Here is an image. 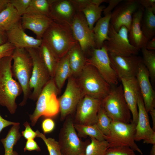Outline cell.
Returning <instances> with one entry per match:
<instances>
[{
  "label": "cell",
  "instance_id": "obj_1",
  "mask_svg": "<svg viewBox=\"0 0 155 155\" xmlns=\"http://www.w3.org/2000/svg\"><path fill=\"white\" fill-rule=\"evenodd\" d=\"M11 56L0 59V105L5 107L11 114L17 108V97L22 92L18 82L15 80L12 70Z\"/></svg>",
  "mask_w": 155,
  "mask_h": 155
},
{
  "label": "cell",
  "instance_id": "obj_43",
  "mask_svg": "<svg viewBox=\"0 0 155 155\" xmlns=\"http://www.w3.org/2000/svg\"><path fill=\"white\" fill-rule=\"evenodd\" d=\"M42 126L44 132V133H47L53 130L55 126V124L52 119L48 118L43 121Z\"/></svg>",
  "mask_w": 155,
  "mask_h": 155
},
{
  "label": "cell",
  "instance_id": "obj_50",
  "mask_svg": "<svg viewBox=\"0 0 155 155\" xmlns=\"http://www.w3.org/2000/svg\"><path fill=\"white\" fill-rule=\"evenodd\" d=\"M10 2V0H0V13L6 8Z\"/></svg>",
  "mask_w": 155,
  "mask_h": 155
},
{
  "label": "cell",
  "instance_id": "obj_40",
  "mask_svg": "<svg viewBox=\"0 0 155 155\" xmlns=\"http://www.w3.org/2000/svg\"><path fill=\"white\" fill-rule=\"evenodd\" d=\"M76 11L82 10L90 5L96 2L97 0H70Z\"/></svg>",
  "mask_w": 155,
  "mask_h": 155
},
{
  "label": "cell",
  "instance_id": "obj_4",
  "mask_svg": "<svg viewBox=\"0 0 155 155\" xmlns=\"http://www.w3.org/2000/svg\"><path fill=\"white\" fill-rule=\"evenodd\" d=\"M77 77V82L84 95L102 100L110 91L111 86L90 64L86 63Z\"/></svg>",
  "mask_w": 155,
  "mask_h": 155
},
{
  "label": "cell",
  "instance_id": "obj_26",
  "mask_svg": "<svg viewBox=\"0 0 155 155\" xmlns=\"http://www.w3.org/2000/svg\"><path fill=\"white\" fill-rule=\"evenodd\" d=\"M72 76L68 53L59 60L53 78L55 85L60 91L66 80Z\"/></svg>",
  "mask_w": 155,
  "mask_h": 155
},
{
  "label": "cell",
  "instance_id": "obj_32",
  "mask_svg": "<svg viewBox=\"0 0 155 155\" xmlns=\"http://www.w3.org/2000/svg\"><path fill=\"white\" fill-rule=\"evenodd\" d=\"M54 1L31 0L25 13L40 15L49 17L51 5Z\"/></svg>",
  "mask_w": 155,
  "mask_h": 155
},
{
  "label": "cell",
  "instance_id": "obj_49",
  "mask_svg": "<svg viewBox=\"0 0 155 155\" xmlns=\"http://www.w3.org/2000/svg\"><path fill=\"white\" fill-rule=\"evenodd\" d=\"M145 48L149 50L154 51L155 50V37L148 41Z\"/></svg>",
  "mask_w": 155,
  "mask_h": 155
},
{
  "label": "cell",
  "instance_id": "obj_19",
  "mask_svg": "<svg viewBox=\"0 0 155 155\" xmlns=\"http://www.w3.org/2000/svg\"><path fill=\"white\" fill-rule=\"evenodd\" d=\"M123 86L124 97L132 117V121L137 123L138 111L137 102L140 90L136 77L120 79Z\"/></svg>",
  "mask_w": 155,
  "mask_h": 155
},
{
  "label": "cell",
  "instance_id": "obj_52",
  "mask_svg": "<svg viewBox=\"0 0 155 155\" xmlns=\"http://www.w3.org/2000/svg\"><path fill=\"white\" fill-rule=\"evenodd\" d=\"M150 155H155V144L152 146L150 152Z\"/></svg>",
  "mask_w": 155,
  "mask_h": 155
},
{
  "label": "cell",
  "instance_id": "obj_14",
  "mask_svg": "<svg viewBox=\"0 0 155 155\" xmlns=\"http://www.w3.org/2000/svg\"><path fill=\"white\" fill-rule=\"evenodd\" d=\"M102 100L85 95L78 104L74 124L90 125L96 124Z\"/></svg>",
  "mask_w": 155,
  "mask_h": 155
},
{
  "label": "cell",
  "instance_id": "obj_42",
  "mask_svg": "<svg viewBox=\"0 0 155 155\" xmlns=\"http://www.w3.org/2000/svg\"><path fill=\"white\" fill-rule=\"evenodd\" d=\"M25 129L22 132V135L27 140L34 139L36 137V132L32 130L30 126V124L27 121L24 123Z\"/></svg>",
  "mask_w": 155,
  "mask_h": 155
},
{
  "label": "cell",
  "instance_id": "obj_5",
  "mask_svg": "<svg viewBox=\"0 0 155 155\" xmlns=\"http://www.w3.org/2000/svg\"><path fill=\"white\" fill-rule=\"evenodd\" d=\"M59 91L51 78L43 88L37 100L35 108L30 119L32 126L35 125L41 116L47 117L55 116L59 112L57 96Z\"/></svg>",
  "mask_w": 155,
  "mask_h": 155
},
{
  "label": "cell",
  "instance_id": "obj_2",
  "mask_svg": "<svg viewBox=\"0 0 155 155\" xmlns=\"http://www.w3.org/2000/svg\"><path fill=\"white\" fill-rule=\"evenodd\" d=\"M42 39L59 59L78 43L73 37L69 25L54 21L44 33Z\"/></svg>",
  "mask_w": 155,
  "mask_h": 155
},
{
  "label": "cell",
  "instance_id": "obj_3",
  "mask_svg": "<svg viewBox=\"0 0 155 155\" xmlns=\"http://www.w3.org/2000/svg\"><path fill=\"white\" fill-rule=\"evenodd\" d=\"M13 64L11 70L13 76L20 85L23 94V99L19 104H25L30 95L29 82L33 67L32 58L26 49L16 48L11 56Z\"/></svg>",
  "mask_w": 155,
  "mask_h": 155
},
{
  "label": "cell",
  "instance_id": "obj_24",
  "mask_svg": "<svg viewBox=\"0 0 155 155\" xmlns=\"http://www.w3.org/2000/svg\"><path fill=\"white\" fill-rule=\"evenodd\" d=\"M111 13L100 18L93 28L92 31L96 49H100L103 46L104 42L109 39L108 32Z\"/></svg>",
  "mask_w": 155,
  "mask_h": 155
},
{
  "label": "cell",
  "instance_id": "obj_20",
  "mask_svg": "<svg viewBox=\"0 0 155 155\" xmlns=\"http://www.w3.org/2000/svg\"><path fill=\"white\" fill-rule=\"evenodd\" d=\"M145 108L148 112L155 109V92L150 81L148 71L142 62L136 76Z\"/></svg>",
  "mask_w": 155,
  "mask_h": 155
},
{
  "label": "cell",
  "instance_id": "obj_37",
  "mask_svg": "<svg viewBox=\"0 0 155 155\" xmlns=\"http://www.w3.org/2000/svg\"><path fill=\"white\" fill-rule=\"evenodd\" d=\"M36 137L41 138L45 143L49 155H62L58 142L52 138H47L44 134L38 130L36 131Z\"/></svg>",
  "mask_w": 155,
  "mask_h": 155
},
{
  "label": "cell",
  "instance_id": "obj_51",
  "mask_svg": "<svg viewBox=\"0 0 155 155\" xmlns=\"http://www.w3.org/2000/svg\"><path fill=\"white\" fill-rule=\"evenodd\" d=\"M149 112L152 120L153 127L152 128L154 131H155V109H154Z\"/></svg>",
  "mask_w": 155,
  "mask_h": 155
},
{
  "label": "cell",
  "instance_id": "obj_13",
  "mask_svg": "<svg viewBox=\"0 0 155 155\" xmlns=\"http://www.w3.org/2000/svg\"><path fill=\"white\" fill-rule=\"evenodd\" d=\"M69 25L74 38L84 53L95 48L94 33L82 12H75Z\"/></svg>",
  "mask_w": 155,
  "mask_h": 155
},
{
  "label": "cell",
  "instance_id": "obj_9",
  "mask_svg": "<svg viewBox=\"0 0 155 155\" xmlns=\"http://www.w3.org/2000/svg\"><path fill=\"white\" fill-rule=\"evenodd\" d=\"M128 32L127 29L124 26L121 27L117 32L110 24L109 39L105 41L103 44L108 53L124 56L138 55L140 50L130 43Z\"/></svg>",
  "mask_w": 155,
  "mask_h": 155
},
{
  "label": "cell",
  "instance_id": "obj_17",
  "mask_svg": "<svg viewBox=\"0 0 155 155\" xmlns=\"http://www.w3.org/2000/svg\"><path fill=\"white\" fill-rule=\"evenodd\" d=\"M137 106L138 115L135 127V141L143 140L145 144H155V131L151 127L148 112L145 107L141 93L139 95Z\"/></svg>",
  "mask_w": 155,
  "mask_h": 155
},
{
  "label": "cell",
  "instance_id": "obj_29",
  "mask_svg": "<svg viewBox=\"0 0 155 155\" xmlns=\"http://www.w3.org/2000/svg\"><path fill=\"white\" fill-rule=\"evenodd\" d=\"M20 123L14 125L9 131L6 137L1 140L5 150L4 155H19L13 150V147L22 136L19 132Z\"/></svg>",
  "mask_w": 155,
  "mask_h": 155
},
{
  "label": "cell",
  "instance_id": "obj_6",
  "mask_svg": "<svg viewBox=\"0 0 155 155\" xmlns=\"http://www.w3.org/2000/svg\"><path fill=\"white\" fill-rule=\"evenodd\" d=\"M102 106L113 121L129 123L131 114L125 100L122 85L111 86L110 91L102 101Z\"/></svg>",
  "mask_w": 155,
  "mask_h": 155
},
{
  "label": "cell",
  "instance_id": "obj_53",
  "mask_svg": "<svg viewBox=\"0 0 155 155\" xmlns=\"http://www.w3.org/2000/svg\"><path fill=\"white\" fill-rule=\"evenodd\" d=\"M85 155V154H82V155Z\"/></svg>",
  "mask_w": 155,
  "mask_h": 155
},
{
  "label": "cell",
  "instance_id": "obj_22",
  "mask_svg": "<svg viewBox=\"0 0 155 155\" xmlns=\"http://www.w3.org/2000/svg\"><path fill=\"white\" fill-rule=\"evenodd\" d=\"M76 12L70 0H55L49 17L56 22L69 25Z\"/></svg>",
  "mask_w": 155,
  "mask_h": 155
},
{
  "label": "cell",
  "instance_id": "obj_38",
  "mask_svg": "<svg viewBox=\"0 0 155 155\" xmlns=\"http://www.w3.org/2000/svg\"><path fill=\"white\" fill-rule=\"evenodd\" d=\"M134 151L127 147H110L107 149L104 155H135Z\"/></svg>",
  "mask_w": 155,
  "mask_h": 155
},
{
  "label": "cell",
  "instance_id": "obj_23",
  "mask_svg": "<svg viewBox=\"0 0 155 155\" xmlns=\"http://www.w3.org/2000/svg\"><path fill=\"white\" fill-rule=\"evenodd\" d=\"M144 10V9L141 7L134 13L128 34L130 44L140 50L146 47L148 41L144 36L141 28V22Z\"/></svg>",
  "mask_w": 155,
  "mask_h": 155
},
{
  "label": "cell",
  "instance_id": "obj_25",
  "mask_svg": "<svg viewBox=\"0 0 155 155\" xmlns=\"http://www.w3.org/2000/svg\"><path fill=\"white\" fill-rule=\"evenodd\" d=\"M72 76L77 77L86 64V57L78 42L68 53Z\"/></svg>",
  "mask_w": 155,
  "mask_h": 155
},
{
  "label": "cell",
  "instance_id": "obj_33",
  "mask_svg": "<svg viewBox=\"0 0 155 155\" xmlns=\"http://www.w3.org/2000/svg\"><path fill=\"white\" fill-rule=\"evenodd\" d=\"M79 137H84L89 136L100 141L104 140V135L96 124L90 125H80L74 124Z\"/></svg>",
  "mask_w": 155,
  "mask_h": 155
},
{
  "label": "cell",
  "instance_id": "obj_28",
  "mask_svg": "<svg viewBox=\"0 0 155 155\" xmlns=\"http://www.w3.org/2000/svg\"><path fill=\"white\" fill-rule=\"evenodd\" d=\"M104 2H108V0H97L96 2L89 5L81 11L85 16L90 29L92 30L95 24L102 17V13L106 7L100 4Z\"/></svg>",
  "mask_w": 155,
  "mask_h": 155
},
{
  "label": "cell",
  "instance_id": "obj_21",
  "mask_svg": "<svg viewBox=\"0 0 155 155\" xmlns=\"http://www.w3.org/2000/svg\"><path fill=\"white\" fill-rule=\"evenodd\" d=\"M53 21L47 16L27 13L22 16L21 19L24 30H31L38 39H42L44 33Z\"/></svg>",
  "mask_w": 155,
  "mask_h": 155
},
{
  "label": "cell",
  "instance_id": "obj_10",
  "mask_svg": "<svg viewBox=\"0 0 155 155\" xmlns=\"http://www.w3.org/2000/svg\"><path fill=\"white\" fill-rule=\"evenodd\" d=\"M30 56L33 67L30 81V89L33 91L29 98L37 100L44 87L51 78L41 60L37 49H26Z\"/></svg>",
  "mask_w": 155,
  "mask_h": 155
},
{
  "label": "cell",
  "instance_id": "obj_36",
  "mask_svg": "<svg viewBox=\"0 0 155 155\" xmlns=\"http://www.w3.org/2000/svg\"><path fill=\"white\" fill-rule=\"evenodd\" d=\"M112 121L101 106L97 114L96 124L104 135L108 134Z\"/></svg>",
  "mask_w": 155,
  "mask_h": 155
},
{
  "label": "cell",
  "instance_id": "obj_47",
  "mask_svg": "<svg viewBox=\"0 0 155 155\" xmlns=\"http://www.w3.org/2000/svg\"><path fill=\"white\" fill-rule=\"evenodd\" d=\"M18 122H13L3 119L0 115V133L5 128L11 125H14Z\"/></svg>",
  "mask_w": 155,
  "mask_h": 155
},
{
  "label": "cell",
  "instance_id": "obj_44",
  "mask_svg": "<svg viewBox=\"0 0 155 155\" xmlns=\"http://www.w3.org/2000/svg\"><path fill=\"white\" fill-rule=\"evenodd\" d=\"M24 152L27 150L29 151L35 150L39 152L40 151V149L34 139H30L27 140L24 148Z\"/></svg>",
  "mask_w": 155,
  "mask_h": 155
},
{
  "label": "cell",
  "instance_id": "obj_7",
  "mask_svg": "<svg viewBox=\"0 0 155 155\" xmlns=\"http://www.w3.org/2000/svg\"><path fill=\"white\" fill-rule=\"evenodd\" d=\"M136 125L132 120L129 123L113 120L108 134L104 135V139L108 144V148L127 147L143 154L135 142Z\"/></svg>",
  "mask_w": 155,
  "mask_h": 155
},
{
  "label": "cell",
  "instance_id": "obj_18",
  "mask_svg": "<svg viewBox=\"0 0 155 155\" xmlns=\"http://www.w3.org/2000/svg\"><path fill=\"white\" fill-rule=\"evenodd\" d=\"M6 32L8 42L16 48L38 49L42 42V39H37L28 35L22 26L21 20Z\"/></svg>",
  "mask_w": 155,
  "mask_h": 155
},
{
  "label": "cell",
  "instance_id": "obj_41",
  "mask_svg": "<svg viewBox=\"0 0 155 155\" xmlns=\"http://www.w3.org/2000/svg\"><path fill=\"white\" fill-rule=\"evenodd\" d=\"M16 48L10 43L0 46V59L5 57L11 56Z\"/></svg>",
  "mask_w": 155,
  "mask_h": 155
},
{
  "label": "cell",
  "instance_id": "obj_46",
  "mask_svg": "<svg viewBox=\"0 0 155 155\" xmlns=\"http://www.w3.org/2000/svg\"><path fill=\"white\" fill-rule=\"evenodd\" d=\"M141 7L145 9H151L155 11V0H138Z\"/></svg>",
  "mask_w": 155,
  "mask_h": 155
},
{
  "label": "cell",
  "instance_id": "obj_35",
  "mask_svg": "<svg viewBox=\"0 0 155 155\" xmlns=\"http://www.w3.org/2000/svg\"><path fill=\"white\" fill-rule=\"evenodd\" d=\"M91 141L87 146L85 155H104L108 148V144L106 140L100 141L90 137Z\"/></svg>",
  "mask_w": 155,
  "mask_h": 155
},
{
  "label": "cell",
  "instance_id": "obj_27",
  "mask_svg": "<svg viewBox=\"0 0 155 155\" xmlns=\"http://www.w3.org/2000/svg\"><path fill=\"white\" fill-rule=\"evenodd\" d=\"M37 49L41 59L50 77L53 78L59 59L49 47L43 40Z\"/></svg>",
  "mask_w": 155,
  "mask_h": 155
},
{
  "label": "cell",
  "instance_id": "obj_39",
  "mask_svg": "<svg viewBox=\"0 0 155 155\" xmlns=\"http://www.w3.org/2000/svg\"><path fill=\"white\" fill-rule=\"evenodd\" d=\"M31 0H10V3L16 10L18 15L22 17L28 8Z\"/></svg>",
  "mask_w": 155,
  "mask_h": 155
},
{
  "label": "cell",
  "instance_id": "obj_48",
  "mask_svg": "<svg viewBox=\"0 0 155 155\" xmlns=\"http://www.w3.org/2000/svg\"><path fill=\"white\" fill-rule=\"evenodd\" d=\"M8 42L6 31L0 28V46Z\"/></svg>",
  "mask_w": 155,
  "mask_h": 155
},
{
  "label": "cell",
  "instance_id": "obj_16",
  "mask_svg": "<svg viewBox=\"0 0 155 155\" xmlns=\"http://www.w3.org/2000/svg\"><path fill=\"white\" fill-rule=\"evenodd\" d=\"M108 54L111 65L119 80L123 77H136L142 62V57L136 55L121 56L108 52Z\"/></svg>",
  "mask_w": 155,
  "mask_h": 155
},
{
  "label": "cell",
  "instance_id": "obj_15",
  "mask_svg": "<svg viewBox=\"0 0 155 155\" xmlns=\"http://www.w3.org/2000/svg\"><path fill=\"white\" fill-rule=\"evenodd\" d=\"M141 7L138 0H123L111 12L110 24L117 32L123 26L129 31L133 15Z\"/></svg>",
  "mask_w": 155,
  "mask_h": 155
},
{
  "label": "cell",
  "instance_id": "obj_12",
  "mask_svg": "<svg viewBox=\"0 0 155 155\" xmlns=\"http://www.w3.org/2000/svg\"><path fill=\"white\" fill-rule=\"evenodd\" d=\"M84 96L76 79L71 76L68 79L64 92L58 98L61 121L73 113Z\"/></svg>",
  "mask_w": 155,
  "mask_h": 155
},
{
  "label": "cell",
  "instance_id": "obj_8",
  "mask_svg": "<svg viewBox=\"0 0 155 155\" xmlns=\"http://www.w3.org/2000/svg\"><path fill=\"white\" fill-rule=\"evenodd\" d=\"M59 132L58 142L62 155L85 154L90 140L84 142L80 139L71 117L67 116Z\"/></svg>",
  "mask_w": 155,
  "mask_h": 155
},
{
  "label": "cell",
  "instance_id": "obj_45",
  "mask_svg": "<svg viewBox=\"0 0 155 155\" xmlns=\"http://www.w3.org/2000/svg\"><path fill=\"white\" fill-rule=\"evenodd\" d=\"M122 1V0H108L109 4L107 7L104 9L103 11L104 16L111 13L112 11Z\"/></svg>",
  "mask_w": 155,
  "mask_h": 155
},
{
  "label": "cell",
  "instance_id": "obj_11",
  "mask_svg": "<svg viewBox=\"0 0 155 155\" xmlns=\"http://www.w3.org/2000/svg\"><path fill=\"white\" fill-rule=\"evenodd\" d=\"M89 52L90 57L86 58V63L94 66L111 86H117L119 79L111 65L108 52L105 47L103 46L100 49L93 48Z\"/></svg>",
  "mask_w": 155,
  "mask_h": 155
},
{
  "label": "cell",
  "instance_id": "obj_31",
  "mask_svg": "<svg viewBox=\"0 0 155 155\" xmlns=\"http://www.w3.org/2000/svg\"><path fill=\"white\" fill-rule=\"evenodd\" d=\"M155 11L151 9H145L141 22L142 32L148 40L155 36Z\"/></svg>",
  "mask_w": 155,
  "mask_h": 155
},
{
  "label": "cell",
  "instance_id": "obj_34",
  "mask_svg": "<svg viewBox=\"0 0 155 155\" xmlns=\"http://www.w3.org/2000/svg\"><path fill=\"white\" fill-rule=\"evenodd\" d=\"M141 49L143 57L142 63L147 69L152 82L155 81V51L147 49L145 47Z\"/></svg>",
  "mask_w": 155,
  "mask_h": 155
},
{
  "label": "cell",
  "instance_id": "obj_30",
  "mask_svg": "<svg viewBox=\"0 0 155 155\" xmlns=\"http://www.w3.org/2000/svg\"><path fill=\"white\" fill-rule=\"evenodd\" d=\"M21 17L10 3L0 13V28L7 31L21 20Z\"/></svg>",
  "mask_w": 155,
  "mask_h": 155
}]
</instances>
